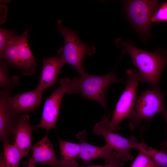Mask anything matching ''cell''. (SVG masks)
<instances>
[{
	"label": "cell",
	"instance_id": "cell-1",
	"mask_svg": "<svg viewBox=\"0 0 167 167\" xmlns=\"http://www.w3.org/2000/svg\"><path fill=\"white\" fill-rule=\"evenodd\" d=\"M116 44L130 55L143 80L151 84L153 88L158 89L159 79L166 64L165 58L160 54L142 50L120 39H118Z\"/></svg>",
	"mask_w": 167,
	"mask_h": 167
},
{
	"label": "cell",
	"instance_id": "cell-2",
	"mask_svg": "<svg viewBox=\"0 0 167 167\" xmlns=\"http://www.w3.org/2000/svg\"><path fill=\"white\" fill-rule=\"evenodd\" d=\"M57 28L61 32L64 40V45L58 50L57 54L62 59L65 63L72 66L81 75L85 72L83 68L82 61L86 55H91L95 52L96 48L93 44L88 45L83 43L79 38L77 32L65 27L61 21H58Z\"/></svg>",
	"mask_w": 167,
	"mask_h": 167
},
{
	"label": "cell",
	"instance_id": "cell-3",
	"mask_svg": "<svg viewBox=\"0 0 167 167\" xmlns=\"http://www.w3.org/2000/svg\"><path fill=\"white\" fill-rule=\"evenodd\" d=\"M125 89L118 100L110 120L104 116L102 121L105 127L112 132H117L120 128L119 123L128 118L134 109L136 102V89L143 79L138 72L129 69L126 71Z\"/></svg>",
	"mask_w": 167,
	"mask_h": 167
},
{
	"label": "cell",
	"instance_id": "cell-4",
	"mask_svg": "<svg viewBox=\"0 0 167 167\" xmlns=\"http://www.w3.org/2000/svg\"><path fill=\"white\" fill-rule=\"evenodd\" d=\"M28 32L26 29L21 35L12 37L0 56V59L7 61L24 75L31 76L36 71V59L28 45Z\"/></svg>",
	"mask_w": 167,
	"mask_h": 167
},
{
	"label": "cell",
	"instance_id": "cell-5",
	"mask_svg": "<svg viewBox=\"0 0 167 167\" xmlns=\"http://www.w3.org/2000/svg\"><path fill=\"white\" fill-rule=\"evenodd\" d=\"M78 80V78L76 77L72 80L66 77L60 80L59 86L45 100L40 122L33 126L34 130L43 128L48 133L50 130L54 128L64 95L79 93Z\"/></svg>",
	"mask_w": 167,
	"mask_h": 167
},
{
	"label": "cell",
	"instance_id": "cell-6",
	"mask_svg": "<svg viewBox=\"0 0 167 167\" xmlns=\"http://www.w3.org/2000/svg\"><path fill=\"white\" fill-rule=\"evenodd\" d=\"M164 94L153 88L143 92L136 101L134 109L128 118L130 128L133 130L143 120L149 121L165 109L163 105Z\"/></svg>",
	"mask_w": 167,
	"mask_h": 167
},
{
	"label": "cell",
	"instance_id": "cell-7",
	"mask_svg": "<svg viewBox=\"0 0 167 167\" xmlns=\"http://www.w3.org/2000/svg\"><path fill=\"white\" fill-rule=\"evenodd\" d=\"M122 81L116 75L115 69L103 75H94L86 72L79 78L78 89L84 98L93 100L105 108V96L108 87L113 83Z\"/></svg>",
	"mask_w": 167,
	"mask_h": 167
},
{
	"label": "cell",
	"instance_id": "cell-8",
	"mask_svg": "<svg viewBox=\"0 0 167 167\" xmlns=\"http://www.w3.org/2000/svg\"><path fill=\"white\" fill-rule=\"evenodd\" d=\"M93 130L96 135L102 136L106 144L117 153L120 160L125 162L132 160L133 156L130 151L137 141L135 135L128 138L123 137L106 129L102 122L97 123Z\"/></svg>",
	"mask_w": 167,
	"mask_h": 167
},
{
	"label": "cell",
	"instance_id": "cell-9",
	"mask_svg": "<svg viewBox=\"0 0 167 167\" xmlns=\"http://www.w3.org/2000/svg\"><path fill=\"white\" fill-rule=\"evenodd\" d=\"M157 5V2L154 0H133L127 3L126 8L129 17L141 33H148Z\"/></svg>",
	"mask_w": 167,
	"mask_h": 167
},
{
	"label": "cell",
	"instance_id": "cell-10",
	"mask_svg": "<svg viewBox=\"0 0 167 167\" xmlns=\"http://www.w3.org/2000/svg\"><path fill=\"white\" fill-rule=\"evenodd\" d=\"M11 84L3 88L0 92V139L4 142H9L10 137L13 134L17 114L9 102L10 95L15 88Z\"/></svg>",
	"mask_w": 167,
	"mask_h": 167
},
{
	"label": "cell",
	"instance_id": "cell-11",
	"mask_svg": "<svg viewBox=\"0 0 167 167\" xmlns=\"http://www.w3.org/2000/svg\"><path fill=\"white\" fill-rule=\"evenodd\" d=\"M86 136V131H85L77 134L76 135L80 146L79 159L82 160L84 165H86L97 158H104L105 165L121 161L118 158L117 153L107 145L99 147L86 142L85 141Z\"/></svg>",
	"mask_w": 167,
	"mask_h": 167
},
{
	"label": "cell",
	"instance_id": "cell-12",
	"mask_svg": "<svg viewBox=\"0 0 167 167\" xmlns=\"http://www.w3.org/2000/svg\"><path fill=\"white\" fill-rule=\"evenodd\" d=\"M48 132L39 141L32 146V155L26 162L27 164L41 163L53 167H59L60 161L48 136Z\"/></svg>",
	"mask_w": 167,
	"mask_h": 167
},
{
	"label": "cell",
	"instance_id": "cell-13",
	"mask_svg": "<svg viewBox=\"0 0 167 167\" xmlns=\"http://www.w3.org/2000/svg\"><path fill=\"white\" fill-rule=\"evenodd\" d=\"M34 130L30 124L29 115L25 114L17 118L14 131V144L19 149L23 158L28 154L32 147V135Z\"/></svg>",
	"mask_w": 167,
	"mask_h": 167
},
{
	"label": "cell",
	"instance_id": "cell-14",
	"mask_svg": "<svg viewBox=\"0 0 167 167\" xmlns=\"http://www.w3.org/2000/svg\"><path fill=\"white\" fill-rule=\"evenodd\" d=\"M64 64L63 60L58 54L44 59L37 87L43 91L45 89L53 86Z\"/></svg>",
	"mask_w": 167,
	"mask_h": 167
},
{
	"label": "cell",
	"instance_id": "cell-15",
	"mask_svg": "<svg viewBox=\"0 0 167 167\" xmlns=\"http://www.w3.org/2000/svg\"><path fill=\"white\" fill-rule=\"evenodd\" d=\"M42 92L36 87L32 90L10 96L9 102L17 115L32 111L40 105Z\"/></svg>",
	"mask_w": 167,
	"mask_h": 167
},
{
	"label": "cell",
	"instance_id": "cell-16",
	"mask_svg": "<svg viewBox=\"0 0 167 167\" xmlns=\"http://www.w3.org/2000/svg\"><path fill=\"white\" fill-rule=\"evenodd\" d=\"M60 154L59 167H78L79 159L80 144L63 141L58 138Z\"/></svg>",
	"mask_w": 167,
	"mask_h": 167
},
{
	"label": "cell",
	"instance_id": "cell-17",
	"mask_svg": "<svg viewBox=\"0 0 167 167\" xmlns=\"http://www.w3.org/2000/svg\"><path fill=\"white\" fill-rule=\"evenodd\" d=\"M132 148L145 153L159 167H167V153L152 148L144 142L138 141L134 144Z\"/></svg>",
	"mask_w": 167,
	"mask_h": 167
},
{
	"label": "cell",
	"instance_id": "cell-18",
	"mask_svg": "<svg viewBox=\"0 0 167 167\" xmlns=\"http://www.w3.org/2000/svg\"><path fill=\"white\" fill-rule=\"evenodd\" d=\"M2 146L4 161L7 167H18L23 158L19 149L8 142H3Z\"/></svg>",
	"mask_w": 167,
	"mask_h": 167
},
{
	"label": "cell",
	"instance_id": "cell-19",
	"mask_svg": "<svg viewBox=\"0 0 167 167\" xmlns=\"http://www.w3.org/2000/svg\"><path fill=\"white\" fill-rule=\"evenodd\" d=\"M130 167H159L146 154L139 152Z\"/></svg>",
	"mask_w": 167,
	"mask_h": 167
},
{
	"label": "cell",
	"instance_id": "cell-20",
	"mask_svg": "<svg viewBox=\"0 0 167 167\" xmlns=\"http://www.w3.org/2000/svg\"><path fill=\"white\" fill-rule=\"evenodd\" d=\"M11 83V78L9 75L7 66L5 60L1 59L0 64V86L3 88L9 86Z\"/></svg>",
	"mask_w": 167,
	"mask_h": 167
},
{
	"label": "cell",
	"instance_id": "cell-21",
	"mask_svg": "<svg viewBox=\"0 0 167 167\" xmlns=\"http://www.w3.org/2000/svg\"><path fill=\"white\" fill-rule=\"evenodd\" d=\"M15 34L14 31H10L1 28L0 29V54H2L10 39Z\"/></svg>",
	"mask_w": 167,
	"mask_h": 167
},
{
	"label": "cell",
	"instance_id": "cell-22",
	"mask_svg": "<svg viewBox=\"0 0 167 167\" xmlns=\"http://www.w3.org/2000/svg\"><path fill=\"white\" fill-rule=\"evenodd\" d=\"M162 21H167V2L155 11L151 19V21L153 22Z\"/></svg>",
	"mask_w": 167,
	"mask_h": 167
},
{
	"label": "cell",
	"instance_id": "cell-23",
	"mask_svg": "<svg viewBox=\"0 0 167 167\" xmlns=\"http://www.w3.org/2000/svg\"><path fill=\"white\" fill-rule=\"evenodd\" d=\"M124 163L122 161H120L114 163H110L105 165H90L88 166L80 165V167H122L124 165Z\"/></svg>",
	"mask_w": 167,
	"mask_h": 167
},
{
	"label": "cell",
	"instance_id": "cell-24",
	"mask_svg": "<svg viewBox=\"0 0 167 167\" xmlns=\"http://www.w3.org/2000/svg\"><path fill=\"white\" fill-rule=\"evenodd\" d=\"M161 113L164 117L167 124V110L165 109ZM161 147L164 152L167 153V139L166 141L161 143Z\"/></svg>",
	"mask_w": 167,
	"mask_h": 167
},
{
	"label": "cell",
	"instance_id": "cell-25",
	"mask_svg": "<svg viewBox=\"0 0 167 167\" xmlns=\"http://www.w3.org/2000/svg\"><path fill=\"white\" fill-rule=\"evenodd\" d=\"M0 167H7L4 159L3 153H1L0 156Z\"/></svg>",
	"mask_w": 167,
	"mask_h": 167
},
{
	"label": "cell",
	"instance_id": "cell-26",
	"mask_svg": "<svg viewBox=\"0 0 167 167\" xmlns=\"http://www.w3.org/2000/svg\"><path fill=\"white\" fill-rule=\"evenodd\" d=\"M35 165L29 164L27 165V167H35Z\"/></svg>",
	"mask_w": 167,
	"mask_h": 167
}]
</instances>
